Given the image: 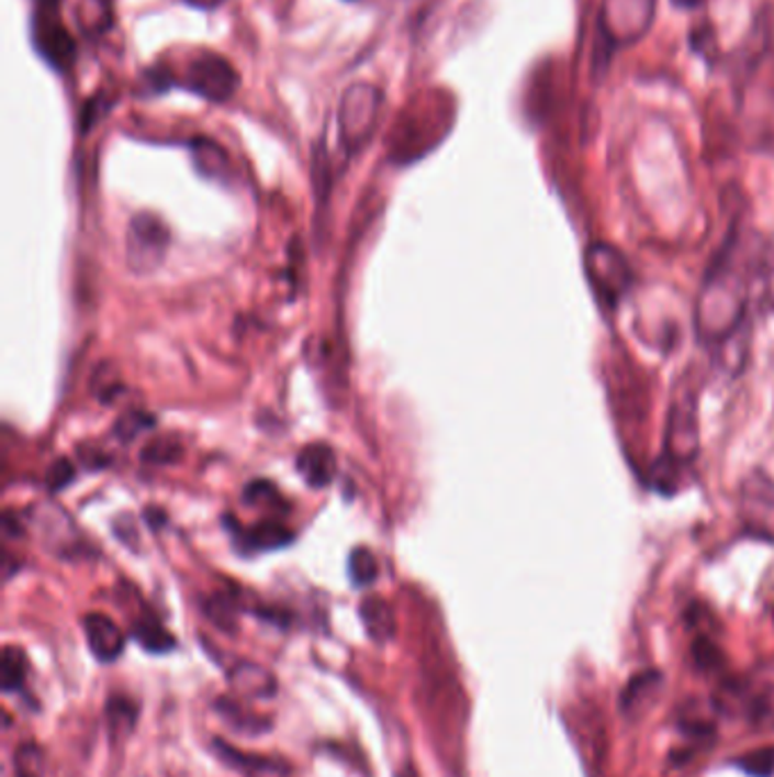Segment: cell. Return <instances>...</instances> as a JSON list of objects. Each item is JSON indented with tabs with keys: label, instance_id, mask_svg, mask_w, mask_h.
<instances>
[{
	"label": "cell",
	"instance_id": "d4e9b609",
	"mask_svg": "<svg viewBox=\"0 0 774 777\" xmlns=\"http://www.w3.org/2000/svg\"><path fill=\"white\" fill-rule=\"evenodd\" d=\"M661 685V675L654 673V670H648V673H641V675H636V678H631V682L625 687V693H622V707L625 709H633L643 702V698H648L650 693H654Z\"/></svg>",
	"mask_w": 774,
	"mask_h": 777
},
{
	"label": "cell",
	"instance_id": "5bb4252c",
	"mask_svg": "<svg viewBox=\"0 0 774 777\" xmlns=\"http://www.w3.org/2000/svg\"><path fill=\"white\" fill-rule=\"evenodd\" d=\"M359 617L363 623L366 634L375 641V644H386L395 636V614L393 607L380 598V596H368L359 604Z\"/></svg>",
	"mask_w": 774,
	"mask_h": 777
},
{
	"label": "cell",
	"instance_id": "2e32d148",
	"mask_svg": "<svg viewBox=\"0 0 774 777\" xmlns=\"http://www.w3.org/2000/svg\"><path fill=\"white\" fill-rule=\"evenodd\" d=\"M105 717H108V732L112 741L119 743L127 739L134 725H137L139 709L137 702H132L127 696H112L105 707Z\"/></svg>",
	"mask_w": 774,
	"mask_h": 777
},
{
	"label": "cell",
	"instance_id": "8d00e7d4",
	"mask_svg": "<svg viewBox=\"0 0 774 777\" xmlns=\"http://www.w3.org/2000/svg\"><path fill=\"white\" fill-rule=\"evenodd\" d=\"M772 617H774V610H772Z\"/></svg>",
	"mask_w": 774,
	"mask_h": 777
},
{
	"label": "cell",
	"instance_id": "5b68a950",
	"mask_svg": "<svg viewBox=\"0 0 774 777\" xmlns=\"http://www.w3.org/2000/svg\"><path fill=\"white\" fill-rule=\"evenodd\" d=\"M180 85L187 91L210 100V103H225L237 91L239 76L225 57L216 53H200L187 66Z\"/></svg>",
	"mask_w": 774,
	"mask_h": 777
},
{
	"label": "cell",
	"instance_id": "e575fe53",
	"mask_svg": "<svg viewBox=\"0 0 774 777\" xmlns=\"http://www.w3.org/2000/svg\"><path fill=\"white\" fill-rule=\"evenodd\" d=\"M193 8H214L216 0H187Z\"/></svg>",
	"mask_w": 774,
	"mask_h": 777
},
{
	"label": "cell",
	"instance_id": "ba28073f",
	"mask_svg": "<svg viewBox=\"0 0 774 777\" xmlns=\"http://www.w3.org/2000/svg\"><path fill=\"white\" fill-rule=\"evenodd\" d=\"M32 40H35L37 53L53 69L66 71L76 62V42L69 30L59 23L57 8H40L35 27H32Z\"/></svg>",
	"mask_w": 774,
	"mask_h": 777
},
{
	"label": "cell",
	"instance_id": "f1b7e54d",
	"mask_svg": "<svg viewBox=\"0 0 774 777\" xmlns=\"http://www.w3.org/2000/svg\"><path fill=\"white\" fill-rule=\"evenodd\" d=\"M205 612L223 630H234V623H237V610H234V602L225 596H214L207 602Z\"/></svg>",
	"mask_w": 774,
	"mask_h": 777
},
{
	"label": "cell",
	"instance_id": "30bf717a",
	"mask_svg": "<svg viewBox=\"0 0 774 777\" xmlns=\"http://www.w3.org/2000/svg\"><path fill=\"white\" fill-rule=\"evenodd\" d=\"M743 519L754 532L774 536V485L767 478H752L743 487L740 496Z\"/></svg>",
	"mask_w": 774,
	"mask_h": 777
},
{
	"label": "cell",
	"instance_id": "d6a6232c",
	"mask_svg": "<svg viewBox=\"0 0 774 777\" xmlns=\"http://www.w3.org/2000/svg\"><path fill=\"white\" fill-rule=\"evenodd\" d=\"M246 502L250 504H259L263 500H271L276 496V489L268 485V482H253L248 489H246Z\"/></svg>",
	"mask_w": 774,
	"mask_h": 777
},
{
	"label": "cell",
	"instance_id": "603a6c76",
	"mask_svg": "<svg viewBox=\"0 0 774 777\" xmlns=\"http://www.w3.org/2000/svg\"><path fill=\"white\" fill-rule=\"evenodd\" d=\"M214 751L216 755L232 768H237V770H244V773H261V770H271L273 764L263 759V757H253V755H244L239 751H234L229 748L225 741H218L214 739Z\"/></svg>",
	"mask_w": 774,
	"mask_h": 777
},
{
	"label": "cell",
	"instance_id": "d590c367",
	"mask_svg": "<svg viewBox=\"0 0 774 777\" xmlns=\"http://www.w3.org/2000/svg\"><path fill=\"white\" fill-rule=\"evenodd\" d=\"M395 777H418V775L412 768H405V770H400Z\"/></svg>",
	"mask_w": 774,
	"mask_h": 777
},
{
	"label": "cell",
	"instance_id": "6da1fadb",
	"mask_svg": "<svg viewBox=\"0 0 774 777\" xmlns=\"http://www.w3.org/2000/svg\"><path fill=\"white\" fill-rule=\"evenodd\" d=\"M748 282L740 276L729 248L718 257L704 278L697 300V332L704 342L718 344L729 340L745 317Z\"/></svg>",
	"mask_w": 774,
	"mask_h": 777
},
{
	"label": "cell",
	"instance_id": "8992f818",
	"mask_svg": "<svg viewBox=\"0 0 774 777\" xmlns=\"http://www.w3.org/2000/svg\"><path fill=\"white\" fill-rule=\"evenodd\" d=\"M720 704L727 712H738L754 725L774 723V682L759 678L729 680L720 689Z\"/></svg>",
	"mask_w": 774,
	"mask_h": 777
},
{
	"label": "cell",
	"instance_id": "4dcf8cb0",
	"mask_svg": "<svg viewBox=\"0 0 774 777\" xmlns=\"http://www.w3.org/2000/svg\"><path fill=\"white\" fill-rule=\"evenodd\" d=\"M74 476H76V470H74L71 462L69 459H59L48 470V487L53 491H59V489H64L66 485L74 480Z\"/></svg>",
	"mask_w": 774,
	"mask_h": 777
},
{
	"label": "cell",
	"instance_id": "3957f363",
	"mask_svg": "<svg viewBox=\"0 0 774 777\" xmlns=\"http://www.w3.org/2000/svg\"><path fill=\"white\" fill-rule=\"evenodd\" d=\"M584 266L595 298L607 310H616L631 287V268L625 255L609 244L597 242L588 246Z\"/></svg>",
	"mask_w": 774,
	"mask_h": 777
},
{
	"label": "cell",
	"instance_id": "4fadbf2b",
	"mask_svg": "<svg viewBox=\"0 0 774 777\" xmlns=\"http://www.w3.org/2000/svg\"><path fill=\"white\" fill-rule=\"evenodd\" d=\"M298 473L312 489H323L332 485L336 476V457L327 444H310L298 453Z\"/></svg>",
	"mask_w": 774,
	"mask_h": 777
},
{
	"label": "cell",
	"instance_id": "484cf974",
	"mask_svg": "<svg viewBox=\"0 0 774 777\" xmlns=\"http://www.w3.org/2000/svg\"><path fill=\"white\" fill-rule=\"evenodd\" d=\"M733 764L750 777H774V746L752 751L738 757Z\"/></svg>",
	"mask_w": 774,
	"mask_h": 777
},
{
	"label": "cell",
	"instance_id": "ffe728a7",
	"mask_svg": "<svg viewBox=\"0 0 774 777\" xmlns=\"http://www.w3.org/2000/svg\"><path fill=\"white\" fill-rule=\"evenodd\" d=\"M27 670H30V664H27L23 648L5 646V651H3V680H0L3 691L14 693V691L23 689Z\"/></svg>",
	"mask_w": 774,
	"mask_h": 777
},
{
	"label": "cell",
	"instance_id": "f546056e",
	"mask_svg": "<svg viewBox=\"0 0 774 777\" xmlns=\"http://www.w3.org/2000/svg\"><path fill=\"white\" fill-rule=\"evenodd\" d=\"M155 423V419L146 412H127L119 423H116V434L123 442H132L134 436H139L144 430H148Z\"/></svg>",
	"mask_w": 774,
	"mask_h": 777
},
{
	"label": "cell",
	"instance_id": "83f0119b",
	"mask_svg": "<svg viewBox=\"0 0 774 777\" xmlns=\"http://www.w3.org/2000/svg\"><path fill=\"white\" fill-rule=\"evenodd\" d=\"M693 657L702 670H720L725 664L722 651L714 644L709 636H699L693 644Z\"/></svg>",
	"mask_w": 774,
	"mask_h": 777
},
{
	"label": "cell",
	"instance_id": "836d02e7",
	"mask_svg": "<svg viewBox=\"0 0 774 777\" xmlns=\"http://www.w3.org/2000/svg\"><path fill=\"white\" fill-rule=\"evenodd\" d=\"M704 3V0H672V5L675 8H682V10H695Z\"/></svg>",
	"mask_w": 774,
	"mask_h": 777
},
{
	"label": "cell",
	"instance_id": "277c9868",
	"mask_svg": "<svg viewBox=\"0 0 774 777\" xmlns=\"http://www.w3.org/2000/svg\"><path fill=\"white\" fill-rule=\"evenodd\" d=\"M168 244H171V232L159 217L150 212L137 214L130 221L125 236L127 266L137 276L153 274L164 262Z\"/></svg>",
	"mask_w": 774,
	"mask_h": 777
},
{
	"label": "cell",
	"instance_id": "9a60e30c",
	"mask_svg": "<svg viewBox=\"0 0 774 777\" xmlns=\"http://www.w3.org/2000/svg\"><path fill=\"white\" fill-rule=\"evenodd\" d=\"M293 532L280 521H261L242 536V548L248 553L278 551L291 544Z\"/></svg>",
	"mask_w": 774,
	"mask_h": 777
},
{
	"label": "cell",
	"instance_id": "44dd1931",
	"mask_svg": "<svg viewBox=\"0 0 774 777\" xmlns=\"http://www.w3.org/2000/svg\"><path fill=\"white\" fill-rule=\"evenodd\" d=\"M348 573H350V580L357 589L370 587L380 576V566H378L375 555L370 553L368 548H355L348 557Z\"/></svg>",
	"mask_w": 774,
	"mask_h": 777
},
{
	"label": "cell",
	"instance_id": "1f68e13d",
	"mask_svg": "<svg viewBox=\"0 0 774 777\" xmlns=\"http://www.w3.org/2000/svg\"><path fill=\"white\" fill-rule=\"evenodd\" d=\"M110 106H112V103H108L105 96H96L93 100H89V103H87L85 110H82V119H80L82 132L89 130V127H93V123L110 110Z\"/></svg>",
	"mask_w": 774,
	"mask_h": 777
},
{
	"label": "cell",
	"instance_id": "7a4b0ae2",
	"mask_svg": "<svg viewBox=\"0 0 774 777\" xmlns=\"http://www.w3.org/2000/svg\"><path fill=\"white\" fill-rule=\"evenodd\" d=\"M382 108V91L373 85H352L339 106V142L348 155H357L373 137Z\"/></svg>",
	"mask_w": 774,
	"mask_h": 777
},
{
	"label": "cell",
	"instance_id": "52a82bcc",
	"mask_svg": "<svg viewBox=\"0 0 774 777\" xmlns=\"http://www.w3.org/2000/svg\"><path fill=\"white\" fill-rule=\"evenodd\" d=\"M32 528L40 534L42 544L59 557L74 559L82 551V539L78 534L76 523H71L69 514H66L57 502H42L32 510L30 517Z\"/></svg>",
	"mask_w": 774,
	"mask_h": 777
},
{
	"label": "cell",
	"instance_id": "8fae6325",
	"mask_svg": "<svg viewBox=\"0 0 774 777\" xmlns=\"http://www.w3.org/2000/svg\"><path fill=\"white\" fill-rule=\"evenodd\" d=\"M82 628H85V636H87V646L98 662L110 664L123 655L125 634L110 617L98 614V612L87 614L82 621Z\"/></svg>",
	"mask_w": 774,
	"mask_h": 777
},
{
	"label": "cell",
	"instance_id": "e0dca14e",
	"mask_svg": "<svg viewBox=\"0 0 774 777\" xmlns=\"http://www.w3.org/2000/svg\"><path fill=\"white\" fill-rule=\"evenodd\" d=\"M132 636L137 639V644L148 651V653H168V651H173L176 648V639L168 634L157 621L153 619H142L134 623L132 628Z\"/></svg>",
	"mask_w": 774,
	"mask_h": 777
},
{
	"label": "cell",
	"instance_id": "4316f807",
	"mask_svg": "<svg viewBox=\"0 0 774 777\" xmlns=\"http://www.w3.org/2000/svg\"><path fill=\"white\" fill-rule=\"evenodd\" d=\"M182 446L176 442V439H155L153 444H148L142 451V459L146 464H176L182 457Z\"/></svg>",
	"mask_w": 774,
	"mask_h": 777
},
{
	"label": "cell",
	"instance_id": "7402d4cb",
	"mask_svg": "<svg viewBox=\"0 0 774 777\" xmlns=\"http://www.w3.org/2000/svg\"><path fill=\"white\" fill-rule=\"evenodd\" d=\"M193 157L200 168V174H205L210 178H221L227 171V155L223 153L221 146L212 142H195L193 144Z\"/></svg>",
	"mask_w": 774,
	"mask_h": 777
},
{
	"label": "cell",
	"instance_id": "cb8c5ba5",
	"mask_svg": "<svg viewBox=\"0 0 774 777\" xmlns=\"http://www.w3.org/2000/svg\"><path fill=\"white\" fill-rule=\"evenodd\" d=\"M44 768H46V757L37 743L27 741L21 748H16L14 753L16 777H44Z\"/></svg>",
	"mask_w": 774,
	"mask_h": 777
},
{
	"label": "cell",
	"instance_id": "ac0fdd59",
	"mask_svg": "<svg viewBox=\"0 0 774 777\" xmlns=\"http://www.w3.org/2000/svg\"><path fill=\"white\" fill-rule=\"evenodd\" d=\"M216 712L225 719V723L229 728L239 730L242 734H261V732H266L268 728H271L266 719H259L255 714H246L244 709H242V704H237L229 698H221L216 702Z\"/></svg>",
	"mask_w": 774,
	"mask_h": 777
},
{
	"label": "cell",
	"instance_id": "7c38bea8",
	"mask_svg": "<svg viewBox=\"0 0 774 777\" xmlns=\"http://www.w3.org/2000/svg\"><path fill=\"white\" fill-rule=\"evenodd\" d=\"M227 680L234 691L246 698L268 700L278 693L276 675L255 662H239L237 666H232V670L227 673Z\"/></svg>",
	"mask_w": 774,
	"mask_h": 777
},
{
	"label": "cell",
	"instance_id": "d6986e66",
	"mask_svg": "<svg viewBox=\"0 0 774 777\" xmlns=\"http://www.w3.org/2000/svg\"><path fill=\"white\" fill-rule=\"evenodd\" d=\"M78 23L87 37H98L112 25V12L108 0H82L78 10Z\"/></svg>",
	"mask_w": 774,
	"mask_h": 777
},
{
	"label": "cell",
	"instance_id": "9c48e42d",
	"mask_svg": "<svg viewBox=\"0 0 774 777\" xmlns=\"http://www.w3.org/2000/svg\"><path fill=\"white\" fill-rule=\"evenodd\" d=\"M697 444H699V434H697L695 408L691 400L682 398V402H675L670 410L663 457L684 470L697 457Z\"/></svg>",
	"mask_w": 774,
	"mask_h": 777
}]
</instances>
